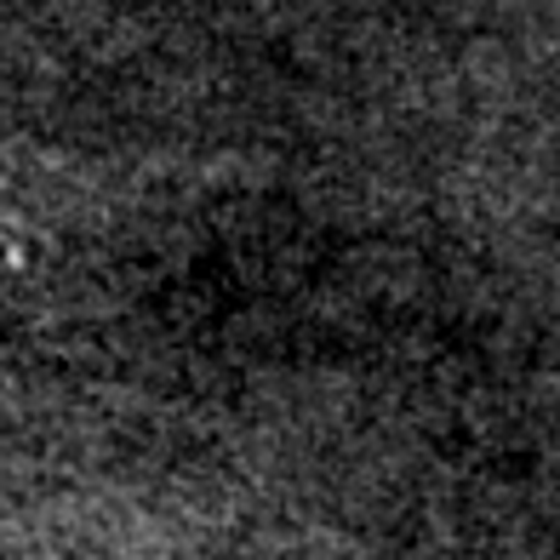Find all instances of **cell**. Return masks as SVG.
<instances>
[{"label":"cell","mask_w":560,"mask_h":560,"mask_svg":"<svg viewBox=\"0 0 560 560\" xmlns=\"http://www.w3.org/2000/svg\"><path fill=\"white\" fill-rule=\"evenodd\" d=\"M46 258V246L30 223H18V212L0 207V280H18V275H35Z\"/></svg>","instance_id":"1"}]
</instances>
